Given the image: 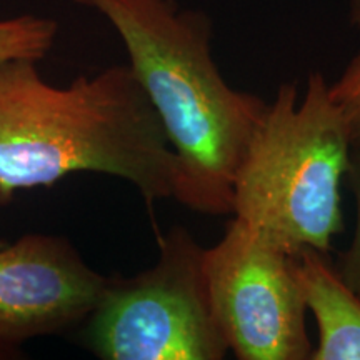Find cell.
<instances>
[{"instance_id":"1","label":"cell","mask_w":360,"mask_h":360,"mask_svg":"<svg viewBox=\"0 0 360 360\" xmlns=\"http://www.w3.org/2000/svg\"><path fill=\"white\" fill-rule=\"evenodd\" d=\"M75 172L127 180L148 207L174 199L177 157L129 65L45 82L37 62H0V205Z\"/></svg>"},{"instance_id":"7","label":"cell","mask_w":360,"mask_h":360,"mask_svg":"<svg viewBox=\"0 0 360 360\" xmlns=\"http://www.w3.org/2000/svg\"><path fill=\"white\" fill-rule=\"evenodd\" d=\"M294 260L317 326L310 360H360V297L340 281L328 254L305 249Z\"/></svg>"},{"instance_id":"5","label":"cell","mask_w":360,"mask_h":360,"mask_svg":"<svg viewBox=\"0 0 360 360\" xmlns=\"http://www.w3.org/2000/svg\"><path fill=\"white\" fill-rule=\"evenodd\" d=\"M217 323L238 360H310L307 302L294 255L236 217L204 250Z\"/></svg>"},{"instance_id":"2","label":"cell","mask_w":360,"mask_h":360,"mask_svg":"<svg viewBox=\"0 0 360 360\" xmlns=\"http://www.w3.org/2000/svg\"><path fill=\"white\" fill-rule=\"evenodd\" d=\"M110 22L177 157L174 199L233 212V180L267 101L233 89L212 56V22L174 0H74Z\"/></svg>"},{"instance_id":"11","label":"cell","mask_w":360,"mask_h":360,"mask_svg":"<svg viewBox=\"0 0 360 360\" xmlns=\"http://www.w3.org/2000/svg\"><path fill=\"white\" fill-rule=\"evenodd\" d=\"M349 22L360 27V0H349Z\"/></svg>"},{"instance_id":"3","label":"cell","mask_w":360,"mask_h":360,"mask_svg":"<svg viewBox=\"0 0 360 360\" xmlns=\"http://www.w3.org/2000/svg\"><path fill=\"white\" fill-rule=\"evenodd\" d=\"M350 129L322 72L277 87L238 164L233 215L295 255H330L344 232L340 184L350 159Z\"/></svg>"},{"instance_id":"9","label":"cell","mask_w":360,"mask_h":360,"mask_svg":"<svg viewBox=\"0 0 360 360\" xmlns=\"http://www.w3.org/2000/svg\"><path fill=\"white\" fill-rule=\"evenodd\" d=\"M345 180L355 202V229L349 247L337 255L334 265L340 281L360 297V137L352 139Z\"/></svg>"},{"instance_id":"10","label":"cell","mask_w":360,"mask_h":360,"mask_svg":"<svg viewBox=\"0 0 360 360\" xmlns=\"http://www.w3.org/2000/svg\"><path fill=\"white\" fill-rule=\"evenodd\" d=\"M330 94L347 119L350 137H360V52L330 84Z\"/></svg>"},{"instance_id":"8","label":"cell","mask_w":360,"mask_h":360,"mask_svg":"<svg viewBox=\"0 0 360 360\" xmlns=\"http://www.w3.org/2000/svg\"><path fill=\"white\" fill-rule=\"evenodd\" d=\"M57 22L49 17L19 15L0 20V62L12 58L42 60L57 39Z\"/></svg>"},{"instance_id":"4","label":"cell","mask_w":360,"mask_h":360,"mask_svg":"<svg viewBox=\"0 0 360 360\" xmlns=\"http://www.w3.org/2000/svg\"><path fill=\"white\" fill-rule=\"evenodd\" d=\"M204 250L175 225L150 269L107 278L89 315V349L102 360L224 359L231 350L210 304Z\"/></svg>"},{"instance_id":"6","label":"cell","mask_w":360,"mask_h":360,"mask_svg":"<svg viewBox=\"0 0 360 360\" xmlns=\"http://www.w3.org/2000/svg\"><path fill=\"white\" fill-rule=\"evenodd\" d=\"M107 278L64 237L25 233L0 244V349L89 319Z\"/></svg>"}]
</instances>
